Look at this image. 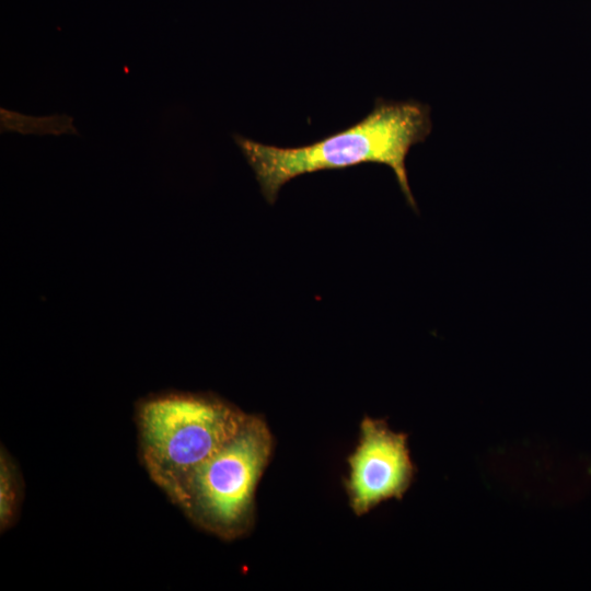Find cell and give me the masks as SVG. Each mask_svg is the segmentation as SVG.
<instances>
[{
  "mask_svg": "<svg viewBox=\"0 0 591 591\" xmlns=\"http://www.w3.org/2000/svg\"><path fill=\"white\" fill-rule=\"evenodd\" d=\"M431 131L429 108L416 101H375L360 121L315 142L281 148L234 135L266 201L273 205L281 187L291 179L323 170H341L364 163L390 166L408 205L416 209L407 171L410 148Z\"/></svg>",
  "mask_w": 591,
  "mask_h": 591,
  "instance_id": "6da1fadb",
  "label": "cell"
},
{
  "mask_svg": "<svg viewBox=\"0 0 591 591\" xmlns=\"http://www.w3.org/2000/svg\"><path fill=\"white\" fill-rule=\"evenodd\" d=\"M247 417L210 395H150L136 409L140 461L174 502L192 475L241 430Z\"/></svg>",
  "mask_w": 591,
  "mask_h": 591,
  "instance_id": "7a4b0ae2",
  "label": "cell"
},
{
  "mask_svg": "<svg viewBox=\"0 0 591 591\" xmlns=\"http://www.w3.org/2000/svg\"><path fill=\"white\" fill-rule=\"evenodd\" d=\"M269 451L267 428L248 416L241 430L192 475L174 503L217 534H239L250 515Z\"/></svg>",
  "mask_w": 591,
  "mask_h": 591,
  "instance_id": "3957f363",
  "label": "cell"
},
{
  "mask_svg": "<svg viewBox=\"0 0 591 591\" xmlns=\"http://www.w3.org/2000/svg\"><path fill=\"white\" fill-rule=\"evenodd\" d=\"M350 467L349 493L358 513L383 500L401 498L415 474L406 434L372 419L362 422L360 443L350 457Z\"/></svg>",
  "mask_w": 591,
  "mask_h": 591,
  "instance_id": "277c9868",
  "label": "cell"
},
{
  "mask_svg": "<svg viewBox=\"0 0 591 591\" xmlns=\"http://www.w3.org/2000/svg\"><path fill=\"white\" fill-rule=\"evenodd\" d=\"M0 130L2 134L18 132L21 135L34 136H79L73 117L68 114L33 116L3 107L0 108Z\"/></svg>",
  "mask_w": 591,
  "mask_h": 591,
  "instance_id": "5b68a950",
  "label": "cell"
},
{
  "mask_svg": "<svg viewBox=\"0 0 591 591\" xmlns=\"http://www.w3.org/2000/svg\"><path fill=\"white\" fill-rule=\"evenodd\" d=\"M23 500V479L19 467L4 447L0 451V531L15 524Z\"/></svg>",
  "mask_w": 591,
  "mask_h": 591,
  "instance_id": "8992f818",
  "label": "cell"
}]
</instances>
